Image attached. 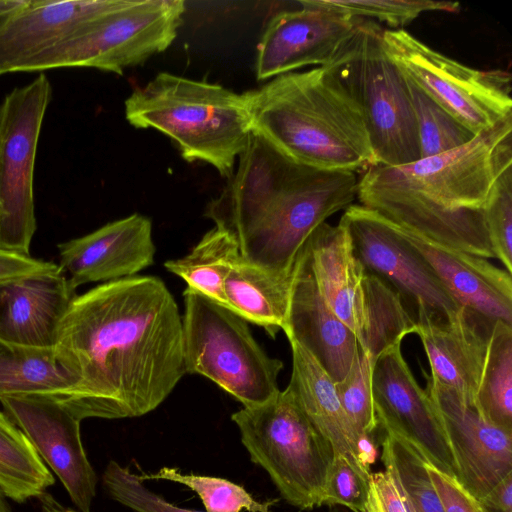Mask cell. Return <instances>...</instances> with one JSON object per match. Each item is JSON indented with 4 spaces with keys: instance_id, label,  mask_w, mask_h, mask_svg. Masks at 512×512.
<instances>
[{
    "instance_id": "1",
    "label": "cell",
    "mask_w": 512,
    "mask_h": 512,
    "mask_svg": "<svg viewBox=\"0 0 512 512\" xmlns=\"http://www.w3.org/2000/svg\"><path fill=\"white\" fill-rule=\"evenodd\" d=\"M55 349L78 379L57 400L81 421L148 414L186 373L182 317L155 276L104 282L77 295Z\"/></svg>"
},
{
    "instance_id": "2",
    "label": "cell",
    "mask_w": 512,
    "mask_h": 512,
    "mask_svg": "<svg viewBox=\"0 0 512 512\" xmlns=\"http://www.w3.org/2000/svg\"><path fill=\"white\" fill-rule=\"evenodd\" d=\"M237 162L204 216L243 259L272 272H292L314 230L357 197L355 172L302 165L254 130Z\"/></svg>"
},
{
    "instance_id": "3",
    "label": "cell",
    "mask_w": 512,
    "mask_h": 512,
    "mask_svg": "<svg viewBox=\"0 0 512 512\" xmlns=\"http://www.w3.org/2000/svg\"><path fill=\"white\" fill-rule=\"evenodd\" d=\"M512 162V118L469 143L401 166H372L357 198L394 224L445 247L495 258L485 205L503 165Z\"/></svg>"
},
{
    "instance_id": "4",
    "label": "cell",
    "mask_w": 512,
    "mask_h": 512,
    "mask_svg": "<svg viewBox=\"0 0 512 512\" xmlns=\"http://www.w3.org/2000/svg\"><path fill=\"white\" fill-rule=\"evenodd\" d=\"M245 95L253 130L294 161L355 173L376 165L360 111L327 66L279 75Z\"/></svg>"
},
{
    "instance_id": "5",
    "label": "cell",
    "mask_w": 512,
    "mask_h": 512,
    "mask_svg": "<svg viewBox=\"0 0 512 512\" xmlns=\"http://www.w3.org/2000/svg\"><path fill=\"white\" fill-rule=\"evenodd\" d=\"M125 117L165 134L187 162L208 163L228 179L253 131L245 93L168 72L131 93Z\"/></svg>"
},
{
    "instance_id": "6",
    "label": "cell",
    "mask_w": 512,
    "mask_h": 512,
    "mask_svg": "<svg viewBox=\"0 0 512 512\" xmlns=\"http://www.w3.org/2000/svg\"><path fill=\"white\" fill-rule=\"evenodd\" d=\"M383 28L358 18L356 28L327 66L358 107L375 166L421 159L407 79L388 55Z\"/></svg>"
},
{
    "instance_id": "7",
    "label": "cell",
    "mask_w": 512,
    "mask_h": 512,
    "mask_svg": "<svg viewBox=\"0 0 512 512\" xmlns=\"http://www.w3.org/2000/svg\"><path fill=\"white\" fill-rule=\"evenodd\" d=\"M231 420L250 460L269 475L282 499L301 511L324 505L334 452L287 387L234 412Z\"/></svg>"
},
{
    "instance_id": "8",
    "label": "cell",
    "mask_w": 512,
    "mask_h": 512,
    "mask_svg": "<svg viewBox=\"0 0 512 512\" xmlns=\"http://www.w3.org/2000/svg\"><path fill=\"white\" fill-rule=\"evenodd\" d=\"M183 296L186 373L208 378L243 407L261 404L275 395L280 390L278 376L283 362L263 350L248 322L188 287Z\"/></svg>"
},
{
    "instance_id": "9",
    "label": "cell",
    "mask_w": 512,
    "mask_h": 512,
    "mask_svg": "<svg viewBox=\"0 0 512 512\" xmlns=\"http://www.w3.org/2000/svg\"><path fill=\"white\" fill-rule=\"evenodd\" d=\"M184 12L183 0H123L37 56L23 72L84 67L122 75L173 43Z\"/></svg>"
},
{
    "instance_id": "10",
    "label": "cell",
    "mask_w": 512,
    "mask_h": 512,
    "mask_svg": "<svg viewBox=\"0 0 512 512\" xmlns=\"http://www.w3.org/2000/svg\"><path fill=\"white\" fill-rule=\"evenodd\" d=\"M382 40L405 77L475 134L512 117L509 72L468 67L403 28H384Z\"/></svg>"
},
{
    "instance_id": "11",
    "label": "cell",
    "mask_w": 512,
    "mask_h": 512,
    "mask_svg": "<svg viewBox=\"0 0 512 512\" xmlns=\"http://www.w3.org/2000/svg\"><path fill=\"white\" fill-rule=\"evenodd\" d=\"M52 98L39 74L0 104V249L30 255L36 231L34 169L41 127Z\"/></svg>"
},
{
    "instance_id": "12",
    "label": "cell",
    "mask_w": 512,
    "mask_h": 512,
    "mask_svg": "<svg viewBox=\"0 0 512 512\" xmlns=\"http://www.w3.org/2000/svg\"><path fill=\"white\" fill-rule=\"evenodd\" d=\"M339 222L364 270L391 287L416 327L447 323L462 308L393 222L361 204Z\"/></svg>"
},
{
    "instance_id": "13",
    "label": "cell",
    "mask_w": 512,
    "mask_h": 512,
    "mask_svg": "<svg viewBox=\"0 0 512 512\" xmlns=\"http://www.w3.org/2000/svg\"><path fill=\"white\" fill-rule=\"evenodd\" d=\"M8 418L56 474L79 512H90L97 476L85 452L81 420L49 394L0 397Z\"/></svg>"
},
{
    "instance_id": "14",
    "label": "cell",
    "mask_w": 512,
    "mask_h": 512,
    "mask_svg": "<svg viewBox=\"0 0 512 512\" xmlns=\"http://www.w3.org/2000/svg\"><path fill=\"white\" fill-rule=\"evenodd\" d=\"M371 387L378 428L402 437L429 464L457 478L456 464L439 416L405 361L401 343L375 360Z\"/></svg>"
},
{
    "instance_id": "15",
    "label": "cell",
    "mask_w": 512,
    "mask_h": 512,
    "mask_svg": "<svg viewBox=\"0 0 512 512\" xmlns=\"http://www.w3.org/2000/svg\"><path fill=\"white\" fill-rule=\"evenodd\" d=\"M426 393L448 440L458 481L481 499L512 473V432L486 421L454 389L426 375Z\"/></svg>"
},
{
    "instance_id": "16",
    "label": "cell",
    "mask_w": 512,
    "mask_h": 512,
    "mask_svg": "<svg viewBox=\"0 0 512 512\" xmlns=\"http://www.w3.org/2000/svg\"><path fill=\"white\" fill-rule=\"evenodd\" d=\"M276 13L257 46L255 72L269 80L299 68L331 62L353 34L358 18L324 7L317 0Z\"/></svg>"
},
{
    "instance_id": "17",
    "label": "cell",
    "mask_w": 512,
    "mask_h": 512,
    "mask_svg": "<svg viewBox=\"0 0 512 512\" xmlns=\"http://www.w3.org/2000/svg\"><path fill=\"white\" fill-rule=\"evenodd\" d=\"M59 267L74 288L135 276L154 263L152 222L135 213L58 244Z\"/></svg>"
},
{
    "instance_id": "18",
    "label": "cell",
    "mask_w": 512,
    "mask_h": 512,
    "mask_svg": "<svg viewBox=\"0 0 512 512\" xmlns=\"http://www.w3.org/2000/svg\"><path fill=\"white\" fill-rule=\"evenodd\" d=\"M123 0H26L0 21V76L23 72L37 56L117 8Z\"/></svg>"
},
{
    "instance_id": "19",
    "label": "cell",
    "mask_w": 512,
    "mask_h": 512,
    "mask_svg": "<svg viewBox=\"0 0 512 512\" xmlns=\"http://www.w3.org/2000/svg\"><path fill=\"white\" fill-rule=\"evenodd\" d=\"M75 291L60 267L0 280V339L22 347L54 349Z\"/></svg>"
},
{
    "instance_id": "20",
    "label": "cell",
    "mask_w": 512,
    "mask_h": 512,
    "mask_svg": "<svg viewBox=\"0 0 512 512\" xmlns=\"http://www.w3.org/2000/svg\"><path fill=\"white\" fill-rule=\"evenodd\" d=\"M284 333L288 340H295L303 346L335 383L348 374L359 347L353 331L322 298L311 271L305 244L296 259Z\"/></svg>"
},
{
    "instance_id": "21",
    "label": "cell",
    "mask_w": 512,
    "mask_h": 512,
    "mask_svg": "<svg viewBox=\"0 0 512 512\" xmlns=\"http://www.w3.org/2000/svg\"><path fill=\"white\" fill-rule=\"evenodd\" d=\"M396 226L461 307L490 320L512 325V279L509 272L486 258L442 246Z\"/></svg>"
},
{
    "instance_id": "22",
    "label": "cell",
    "mask_w": 512,
    "mask_h": 512,
    "mask_svg": "<svg viewBox=\"0 0 512 512\" xmlns=\"http://www.w3.org/2000/svg\"><path fill=\"white\" fill-rule=\"evenodd\" d=\"M495 321L462 307L447 323L417 326L430 376L474 405Z\"/></svg>"
},
{
    "instance_id": "23",
    "label": "cell",
    "mask_w": 512,
    "mask_h": 512,
    "mask_svg": "<svg viewBox=\"0 0 512 512\" xmlns=\"http://www.w3.org/2000/svg\"><path fill=\"white\" fill-rule=\"evenodd\" d=\"M305 247L322 298L358 339L363 324L365 270L346 228L340 222L335 226L324 222L310 235Z\"/></svg>"
},
{
    "instance_id": "24",
    "label": "cell",
    "mask_w": 512,
    "mask_h": 512,
    "mask_svg": "<svg viewBox=\"0 0 512 512\" xmlns=\"http://www.w3.org/2000/svg\"><path fill=\"white\" fill-rule=\"evenodd\" d=\"M292 372L288 390L312 426L330 443L334 456L345 458L370 477L357 459L358 434L346 416L335 382L315 358L295 340L289 339Z\"/></svg>"
},
{
    "instance_id": "25",
    "label": "cell",
    "mask_w": 512,
    "mask_h": 512,
    "mask_svg": "<svg viewBox=\"0 0 512 512\" xmlns=\"http://www.w3.org/2000/svg\"><path fill=\"white\" fill-rule=\"evenodd\" d=\"M295 273L296 262L292 272L276 273L249 263L239 254L225 280L228 308L274 338L287 326Z\"/></svg>"
},
{
    "instance_id": "26",
    "label": "cell",
    "mask_w": 512,
    "mask_h": 512,
    "mask_svg": "<svg viewBox=\"0 0 512 512\" xmlns=\"http://www.w3.org/2000/svg\"><path fill=\"white\" fill-rule=\"evenodd\" d=\"M77 380L55 348H28L0 339V397L49 394L59 399Z\"/></svg>"
},
{
    "instance_id": "27",
    "label": "cell",
    "mask_w": 512,
    "mask_h": 512,
    "mask_svg": "<svg viewBox=\"0 0 512 512\" xmlns=\"http://www.w3.org/2000/svg\"><path fill=\"white\" fill-rule=\"evenodd\" d=\"M363 297V324L357 340L360 350L375 362L383 352L414 333L416 325L391 287L366 271Z\"/></svg>"
},
{
    "instance_id": "28",
    "label": "cell",
    "mask_w": 512,
    "mask_h": 512,
    "mask_svg": "<svg viewBox=\"0 0 512 512\" xmlns=\"http://www.w3.org/2000/svg\"><path fill=\"white\" fill-rule=\"evenodd\" d=\"M55 482L23 432L0 411V491L14 502L37 498Z\"/></svg>"
},
{
    "instance_id": "29",
    "label": "cell",
    "mask_w": 512,
    "mask_h": 512,
    "mask_svg": "<svg viewBox=\"0 0 512 512\" xmlns=\"http://www.w3.org/2000/svg\"><path fill=\"white\" fill-rule=\"evenodd\" d=\"M239 255L233 238L214 227L185 256L170 259L165 268L181 277L187 287L199 294L227 306L225 280L233 260Z\"/></svg>"
},
{
    "instance_id": "30",
    "label": "cell",
    "mask_w": 512,
    "mask_h": 512,
    "mask_svg": "<svg viewBox=\"0 0 512 512\" xmlns=\"http://www.w3.org/2000/svg\"><path fill=\"white\" fill-rule=\"evenodd\" d=\"M474 406L491 424L512 432V325L493 323Z\"/></svg>"
},
{
    "instance_id": "31",
    "label": "cell",
    "mask_w": 512,
    "mask_h": 512,
    "mask_svg": "<svg viewBox=\"0 0 512 512\" xmlns=\"http://www.w3.org/2000/svg\"><path fill=\"white\" fill-rule=\"evenodd\" d=\"M142 481H170L192 490L202 501L205 512H272L278 499L259 501L244 487L221 477L183 473L174 467H162L138 474Z\"/></svg>"
},
{
    "instance_id": "32",
    "label": "cell",
    "mask_w": 512,
    "mask_h": 512,
    "mask_svg": "<svg viewBox=\"0 0 512 512\" xmlns=\"http://www.w3.org/2000/svg\"><path fill=\"white\" fill-rule=\"evenodd\" d=\"M381 455L392 464L412 512H444L423 455L402 437L378 428Z\"/></svg>"
},
{
    "instance_id": "33",
    "label": "cell",
    "mask_w": 512,
    "mask_h": 512,
    "mask_svg": "<svg viewBox=\"0 0 512 512\" xmlns=\"http://www.w3.org/2000/svg\"><path fill=\"white\" fill-rule=\"evenodd\" d=\"M406 79L417 125L421 158L463 146L478 135Z\"/></svg>"
},
{
    "instance_id": "34",
    "label": "cell",
    "mask_w": 512,
    "mask_h": 512,
    "mask_svg": "<svg viewBox=\"0 0 512 512\" xmlns=\"http://www.w3.org/2000/svg\"><path fill=\"white\" fill-rule=\"evenodd\" d=\"M328 7L356 18H372L385 22L393 29L415 20L425 12L441 11L457 13L460 10L458 2L431 0H317ZM371 19V20H372Z\"/></svg>"
},
{
    "instance_id": "35",
    "label": "cell",
    "mask_w": 512,
    "mask_h": 512,
    "mask_svg": "<svg viewBox=\"0 0 512 512\" xmlns=\"http://www.w3.org/2000/svg\"><path fill=\"white\" fill-rule=\"evenodd\" d=\"M374 362L360 350L345 378L335 383L341 406L358 437L376 434L378 423L372 399V370Z\"/></svg>"
},
{
    "instance_id": "36",
    "label": "cell",
    "mask_w": 512,
    "mask_h": 512,
    "mask_svg": "<svg viewBox=\"0 0 512 512\" xmlns=\"http://www.w3.org/2000/svg\"><path fill=\"white\" fill-rule=\"evenodd\" d=\"M485 220L495 258L512 274V162L498 172L485 205Z\"/></svg>"
},
{
    "instance_id": "37",
    "label": "cell",
    "mask_w": 512,
    "mask_h": 512,
    "mask_svg": "<svg viewBox=\"0 0 512 512\" xmlns=\"http://www.w3.org/2000/svg\"><path fill=\"white\" fill-rule=\"evenodd\" d=\"M102 484L111 499L132 512H205L179 507L150 490L128 466L110 460Z\"/></svg>"
},
{
    "instance_id": "38",
    "label": "cell",
    "mask_w": 512,
    "mask_h": 512,
    "mask_svg": "<svg viewBox=\"0 0 512 512\" xmlns=\"http://www.w3.org/2000/svg\"><path fill=\"white\" fill-rule=\"evenodd\" d=\"M369 477L345 458L334 456L325 486L324 505L342 506L351 512H363Z\"/></svg>"
},
{
    "instance_id": "39",
    "label": "cell",
    "mask_w": 512,
    "mask_h": 512,
    "mask_svg": "<svg viewBox=\"0 0 512 512\" xmlns=\"http://www.w3.org/2000/svg\"><path fill=\"white\" fill-rule=\"evenodd\" d=\"M384 470L372 472L363 512H412L391 462L383 455Z\"/></svg>"
},
{
    "instance_id": "40",
    "label": "cell",
    "mask_w": 512,
    "mask_h": 512,
    "mask_svg": "<svg viewBox=\"0 0 512 512\" xmlns=\"http://www.w3.org/2000/svg\"><path fill=\"white\" fill-rule=\"evenodd\" d=\"M425 466L444 512H488L481 501L470 493L457 478L440 471L427 461Z\"/></svg>"
},
{
    "instance_id": "41",
    "label": "cell",
    "mask_w": 512,
    "mask_h": 512,
    "mask_svg": "<svg viewBox=\"0 0 512 512\" xmlns=\"http://www.w3.org/2000/svg\"><path fill=\"white\" fill-rule=\"evenodd\" d=\"M59 265L0 249V280L55 270Z\"/></svg>"
},
{
    "instance_id": "42",
    "label": "cell",
    "mask_w": 512,
    "mask_h": 512,
    "mask_svg": "<svg viewBox=\"0 0 512 512\" xmlns=\"http://www.w3.org/2000/svg\"><path fill=\"white\" fill-rule=\"evenodd\" d=\"M479 500L488 512H512V473L507 474Z\"/></svg>"
},
{
    "instance_id": "43",
    "label": "cell",
    "mask_w": 512,
    "mask_h": 512,
    "mask_svg": "<svg viewBox=\"0 0 512 512\" xmlns=\"http://www.w3.org/2000/svg\"><path fill=\"white\" fill-rule=\"evenodd\" d=\"M37 499L40 505V512H79L63 506L47 491L38 496Z\"/></svg>"
},
{
    "instance_id": "44",
    "label": "cell",
    "mask_w": 512,
    "mask_h": 512,
    "mask_svg": "<svg viewBox=\"0 0 512 512\" xmlns=\"http://www.w3.org/2000/svg\"><path fill=\"white\" fill-rule=\"evenodd\" d=\"M26 0H0V21L18 10Z\"/></svg>"
},
{
    "instance_id": "45",
    "label": "cell",
    "mask_w": 512,
    "mask_h": 512,
    "mask_svg": "<svg viewBox=\"0 0 512 512\" xmlns=\"http://www.w3.org/2000/svg\"><path fill=\"white\" fill-rule=\"evenodd\" d=\"M0 512H11L9 505L5 500V496L1 491H0Z\"/></svg>"
},
{
    "instance_id": "46",
    "label": "cell",
    "mask_w": 512,
    "mask_h": 512,
    "mask_svg": "<svg viewBox=\"0 0 512 512\" xmlns=\"http://www.w3.org/2000/svg\"><path fill=\"white\" fill-rule=\"evenodd\" d=\"M329 512H344L342 511L340 508H338L337 506H333V507H330V510Z\"/></svg>"
}]
</instances>
